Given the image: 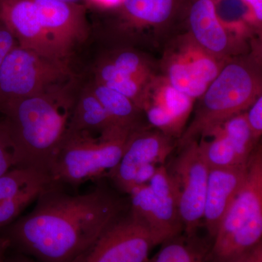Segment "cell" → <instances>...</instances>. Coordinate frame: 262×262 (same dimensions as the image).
Returning <instances> with one entry per match:
<instances>
[{"instance_id": "cell-1", "label": "cell", "mask_w": 262, "mask_h": 262, "mask_svg": "<svg viewBox=\"0 0 262 262\" xmlns=\"http://www.w3.org/2000/svg\"><path fill=\"white\" fill-rule=\"evenodd\" d=\"M121 211V203L102 189L72 195L53 184L12 234L43 262H78Z\"/></svg>"}, {"instance_id": "cell-2", "label": "cell", "mask_w": 262, "mask_h": 262, "mask_svg": "<svg viewBox=\"0 0 262 262\" xmlns=\"http://www.w3.org/2000/svg\"><path fill=\"white\" fill-rule=\"evenodd\" d=\"M67 84L10 103L0 111L14 143L20 165L49 174L70 128L75 101Z\"/></svg>"}, {"instance_id": "cell-3", "label": "cell", "mask_w": 262, "mask_h": 262, "mask_svg": "<svg viewBox=\"0 0 262 262\" xmlns=\"http://www.w3.org/2000/svg\"><path fill=\"white\" fill-rule=\"evenodd\" d=\"M261 92V52L253 48L248 54L232 57L198 98L192 120L177 146L198 141L231 117L245 113Z\"/></svg>"}, {"instance_id": "cell-4", "label": "cell", "mask_w": 262, "mask_h": 262, "mask_svg": "<svg viewBox=\"0 0 262 262\" xmlns=\"http://www.w3.org/2000/svg\"><path fill=\"white\" fill-rule=\"evenodd\" d=\"M262 150L255 147L241 189L226 212L208 253L209 262H231L262 243Z\"/></svg>"}, {"instance_id": "cell-5", "label": "cell", "mask_w": 262, "mask_h": 262, "mask_svg": "<svg viewBox=\"0 0 262 262\" xmlns=\"http://www.w3.org/2000/svg\"><path fill=\"white\" fill-rule=\"evenodd\" d=\"M131 133L120 130L96 135L68 130L50 168L52 183L77 186L110 177L121 159Z\"/></svg>"}, {"instance_id": "cell-6", "label": "cell", "mask_w": 262, "mask_h": 262, "mask_svg": "<svg viewBox=\"0 0 262 262\" xmlns=\"http://www.w3.org/2000/svg\"><path fill=\"white\" fill-rule=\"evenodd\" d=\"M70 75L66 61L46 58L17 45L0 66V111L61 84Z\"/></svg>"}, {"instance_id": "cell-7", "label": "cell", "mask_w": 262, "mask_h": 262, "mask_svg": "<svg viewBox=\"0 0 262 262\" xmlns=\"http://www.w3.org/2000/svg\"><path fill=\"white\" fill-rule=\"evenodd\" d=\"M227 61L210 54L196 44L189 33H184L173 38L165 47L160 61V75L175 89L196 101Z\"/></svg>"}, {"instance_id": "cell-8", "label": "cell", "mask_w": 262, "mask_h": 262, "mask_svg": "<svg viewBox=\"0 0 262 262\" xmlns=\"http://www.w3.org/2000/svg\"><path fill=\"white\" fill-rule=\"evenodd\" d=\"M180 149L182 151L168 170L178 189L183 230L188 237H194L203 222L210 168L201 154L198 141Z\"/></svg>"}, {"instance_id": "cell-9", "label": "cell", "mask_w": 262, "mask_h": 262, "mask_svg": "<svg viewBox=\"0 0 262 262\" xmlns=\"http://www.w3.org/2000/svg\"><path fill=\"white\" fill-rule=\"evenodd\" d=\"M164 242L130 214L108 227L78 262H149L153 248Z\"/></svg>"}, {"instance_id": "cell-10", "label": "cell", "mask_w": 262, "mask_h": 262, "mask_svg": "<svg viewBox=\"0 0 262 262\" xmlns=\"http://www.w3.org/2000/svg\"><path fill=\"white\" fill-rule=\"evenodd\" d=\"M194 102L195 100L175 89L163 76L155 74L144 87L140 108L150 127L178 140Z\"/></svg>"}, {"instance_id": "cell-11", "label": "cell", "mask_w": 262, "mask_h": 262, "mask_svg": "<svg viewBox=\"0 0 262 262\" xmlns=\"http://www.w3.org/2000/svg\"><path fill=\"white\" fill-rule=\"evenodd\" d=\"M177 146V140L155 128L144 127L129 135L121 159L110 176L115 184L128 194L137 170L149 164L164 165Z\"/></svg>"}, {"instance_id": "cell-12", "label": "cell", "mask_w": 262, "mask_h": 262, "mask_svg": "<svg viewBox=\"0 0 262 262\" xmlns=\"http://www.w3.org/2000/svg\"><path fill=\"white\" fill-rule=\"evenodd\" d=\"M39 20L52 44L65 60L76 45L85 39L83 7L59 0H33Z\"/></svg>"}, {"instance_id": "cell-13", "label": "cell", "mask_w": 262, "mask_h": 262, "mask_svg": "<svg viewBox=\"0 0 262 262\" xmlns=\"http://www.w3.org/2000/svg\"><path fill=\"white\" fill-rule=\"evenodd\" d=\"M52 184L49 174L24 165L0 177V228L13 222Z\"/></svg>"}, {"instance_id": "cell-14", "label": "cell", "mask_w": 262, "mask_h": 262, "mask_svg": "<svg viewBox=\"0 0 262 262\" xmlns=\"http://www.w3.org/2000/svg\"><path fill=\"white\" fill-rule=\"evenodd\" d=\"M188 33L203 50L221 59L238 56L239 47L221 22L215 0H187Z\"/></svg>"}, {"instance_id": "cell-15", "label": "cell", "mask_w": 262, "mask_h": 262, "mask_svg": "<svg viewBox=\"0 0 262 262\" xmlns=\"http://www.w3.org/2000/svg\"><path fill=\"white\" fill-rule=\"evenodd\" d=\"M0 23L20 47L53 60H63L42 27L33 0H0Z\"/></svg>"}, {"instance_id": "cell-16", "label": "cell", "mask_w": 262, "mask_h": 262, "mask_svg": "<svg viewBox=\"0 0 262 262\" xmlns=\"http://www.w3.org/2000/svg\"><path fill=\"white\" fill-rule=\"evenodd\" d=\"M248 162L227 168H210L203 222L212 238L244 182Z\"/></svg>"}, {"instance_id": "cell-17", "label": "cell", "mask_w": 262, "mask_h": 262, "mask_svg": "<svg viewBox=\"0 0 262 262\" xmlns=\"http://www.w3.org/2000/svg\"><path fill=\"white\" fill-rule=\"evenodd\" d=\"M187 0H122L124 13L139 27L166 28L180 15L185 16Z\"/></svg>"}, {"instance_id": "cell-18", "label": "cell", "mask_w": 262, "mask_h": 262, "mask_svg": "<svg viewBox=\"0 0 262 262\" xmlns=\"http://www.w3.org/2000/svg\"><path fill=\"white\" fill-rule=\"evenodd\" d=\"M156 201L162 225L172 237L182 233L177 184L164 165H160L148 184Z\"/></svg>"}, {"instance_id": "cell-19", "label": "cell", "mask_w": 262, "mask_h": 262, "mask_svg": "<svg viewBox=\"0 0 262 262\" xmlns=\"http://www.w3.org/2000/svg\"><path fill=\"white\" fill-rule=\"evenodd\" d=\"M120 130L125 129L115 125L89 87L84 89L75 102L69 130L101 135Z\"/></svg>"}, {"instance_id": "cell-20", "label": "cell", "mask_w": 262, "mask_h": 262, "mask_svg": "<svg viewBox=\"0 0 262 262\" xmlns=\"http://www.w3.org/2000/svg\"><path fill=\"white\" fill-rule=\"evenodd\" d=\"M89 89L117 126L130 132L148 127L143 112L125 95L96 81L90 84Z\"/></svg>"}, {"instance_id": "cell-21", "label": "cell", "mask_w": 262, "mask_h": 262, "mask_svg": "<svg viewBox=\"0 0 262 262\" xmlns=\"http://www.w3.org/2000/svg\"><path fill=\"white\" fill-rule=\"evenodd\" d=\"M159 251L149 262H209L210 247L194 237L180 234L161 244Z\"/></svg>"}, {"instance_id": "cell-22", "label": "cell", "mask_w": 262, "mask_h": 262, "mask_svg": "<svg viewBox=\"0 0 262 262\" xmlns=\"http://www.w3.org/2000/svg\"><path fill=\"white\" fill-rule=\"evenodd\" d=\"M128 194L130 196L131 216L164 241L172 238L162 225L156 201L149 185L133 188Z\"/></svg>"}, {"instance_id": "cell-23", "label": "cell", "mask_w": 262, "mask_h": 262, "mask_svg": "<svg viewBox=\"0 0 262 262\" xmlns=\"http://www.w3.org/2000/svg\"><path fill=\"white\" fill-rule=\"evenodd\" d=\"M211 137L207 141L203 138L198 142L203 158L210 168H227L247 163H243L231 144L228 138L220 126L215 127L206 136Z\"/></svg>"}, {"instance_id": "cell-24", "label": "cell", "mask_w": 262, "mask_h": 262, "mask_svg": "<svg viewBox=\"0 0 262 262\" xmlns=\"http://www.w3.org/2000/svg\"><path fill=\"white\" fill-rule=\"evenodd\" d=\"M95 81L125 95L140 108L141 96L146 83L122 73L106 58L101 60L96 67Z\"/></svg>"}, {"instance_id": "cell-25", "label": "cell", "mask_w": 262, "mask_h": 262, "mask_svg": "<svg viewBox=\"0 0 262 262\" xmlns=\"http://www.w3.org/2000/svg\"><path fill=\"white\" fill-rule=\"evenodd\" d=\"M106 59L122 73L143 83H147L155 74L149 58L134 50L123 49L114 52Z\"/></svg>"}, {"instance_id": "cell-26", "label": "cell", "mask_w": 262, "mask_h": 262, "mask_svg": "<svg viewBox=\"0 0 262 262\" xmlns=\"http://www.w3.org/2000/svg\"><path fill=\"white\" fill-rule=\"evenodd\" d=\"M243 163H246L257 146L246 120V113L231 117L220 125Z\"/></svg>"}, {"instance_id": "cell-27", "label": "cell", "mask_w": 262, "mask_h": 262, "mask_svg": "<svg viewBox=\"0 0 262 262\" xmlns=\"http://www.w3.org/2000/svg\"><path fill=\"white\" fill-rule=\"evenodd\" d=\"M20 165L13 139L3 120L0 121V177Z\"/></svg>"}, {"instance_id": "cell-28", "label": "cell", "mask_w": 262, "mask_h": 262, "mask_svg": "<svg viewBox=\"0 0 262 262\" xmlns=\"http://www.w3.org/2000/svg\"><path fill=\"white\" fill-rule=\"evenodd\" d=\"M245 113L253 139L259 142L262 135V94L256 98Z\"/></svg>"}, {"instance_id": "cell-29", "label": "cell", "mask_w": 262, "mask_h": 262, "mask_svg": "<svg viewBox=\"0 0 262 262\" xmlns=\"http://www.w3.org/2000/svg\"><path fill=\"white\" fill-rule=\"evenodd\" d=\"M17 45L18 42L13 34L0 23V66L8 53Z\"/></svg>"}, {"instance_id": "cell-30", "label": "cell", "mask_w": 262, "mask_h": 262, "mask_svg": "<svg viewBox=\"0 0 262 262\" xmlns=\"http://www.w3.org/2000/svg\"><path fill=\"white\" fill-rule=\"evenodd\" d=\"M159 166L160 165H155V164H149L139 169L134 176L131 189L134 187L149 184Z\"/></svg>"}, {"instance_id": "cell-31", "label": "cell", "mask_w": 262, "mask_h": 262, "mask_svg": "<svg viewBox=\"0 0 262 262\" xmlns=\"http://www.w3.org/2000/svg\"><path fill=\"white\" fill-rule=\"evenodd\" d=\"M251 12V17L258 25L262 22V0H241Z\"/></svg>"}, {"instance_id": "cell-32", "label": "cell", "mask_w": 262, "mask_h": 262, "mask_svg": "<svg viewBox=\"0 0 262 262\" xmlns=\"http://www.w3.org/2000/svg\"><path fill=\"white\" fill-rule=\"evenodd\" d=\"M231 262H262V243Z\"/></svg>"}, {"instance_id": "cell-33", "label": "cell", "mask_w": 262, "mask_h": 262, "mask_svg": "<svg viewBox=\"0 0 262 262\" xmlns=\"http://www.w3.org/2000/svg\"><path fill=\"white\" fill-rule=\"evenodd\" d=\"M95 3L106 7H113L121 5L122 0H94Z\"/></svg>"}, {"instance_id": "cell-34", "label": "cell", "mask_w": 262, "mask_h": 262, "mask_svg": "<svg viewBox=\"0 0 262 262\" xmlns=\"http://www.w3.org/2000/svg\"><path fill=\"white\" fill-rule=\"evenodd\" d=\"M8 245V241L0 238V262H5V251Z\"/></svg>"}, {"instance_id": "cell-35", "label": "cell", "mask_w": 262, "mask_h": 262, "mask_svg": "<svg viewBox=\"0 0 262 262\" xmlns=\"http://www.w3.org/2000/svg\"><path fill=\"white\" fill-rule=\"evenodd\" d=\"M59 1L66 2V3H77L80 0H59Z\"/></svg>"}, {"instance_id": "cell-36", "label": "cell", "mask_w": 262, "mask_h": 262, "mask_svg": "<svg viewBox=\"0 0 262 262\" xmlns=\"http://www.w3.org/2000/svg\"><path fill=\"white\" fill-rule=\"evenodd\" d=\"M18 262H30V261H19Z\"/></svg>"}]
</instances>
